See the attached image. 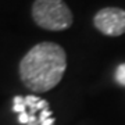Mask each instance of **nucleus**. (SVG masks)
<instances>
[{"label":"nucleus","instance_id":"39448f33","mask_svg":"<svg viewBox=\"0 0 125 125\" xmlns=\"http://www.w3.org/2000/svg\"><path fill=\"white\" fill-rule=\"evenodd\" d=\"M115 81L120 83V85L125 86V62L124 64H120L115 70Z\"/></svg>","mask_w":125,"mask_h":125},{"label":"nucleus","instance_id":"f257e3e1","mask_svg":"<svg viewBox=\"0 0 125 125\" xmlns=\"http://www.w3.org/2000/svg\"><path fill=\"white\" fill-rule=\"evenodd\" d=\"M67 68V54L53 42L38 43L20 62V78L32 92H47L60 83Z\"/></svg>","mask_w":125,"mask_h":125},{"label":"nucleus","instance_id":"20e7f679","mask_svg":"<svg viewBox=\"0 0 125 125\" xmlns=\"http://www.w3.org/2000/svg\"><path fill=\"white\" fill-rule=\"evenodd\" d=\"M13 111L21 114L27 111V104H25V97L22 96H15L13 99Z\"/></svg>","mask_w":125,"mask_h":125},{"label":"nucleus","instance_id":"7ed1b4c3","mask_svg":"<svg viewBox=\"0 0 125 125\" xmlns=\"http://www.w3.org/2000/svg\"><path fill=\"white\" fill-rule=\"evenodd\" d=\"M93 24L99 32L106 36H121L125 33V10L106 7L96 13Z\"/></svg>","mask_w":125,"mask_h":125},{"label":"nucleus","instance_id":"423d86ee","mask_svg":"<svg viewBox=\"0 0 125 125\" xmlns=\"http://www.w3.org/2000/svg\"><path fill=\"white\" fill-rule=\"evenodd\" d=\"M18 122H21V124H28L29 122V113H21V114H18Z\"/></svg>","mask_w":125,"mask_h":125},{"label":"nucleus","instance_id":"f03ea898","mask_svg":"<svg viewBox=\"0 0 125 125\" xmlns=\"http://www.w3.org/2000/svg\"><path fill=\"white\" fill-rule=\"evenodd\" d=\"M32 18L38 27L46 31H65L72 25V13L64 0H35Z\"/></svg>","mask_w":125,"mask_h":125}]
</instances>
